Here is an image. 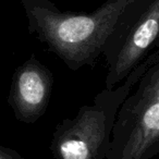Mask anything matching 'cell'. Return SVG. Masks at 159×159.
Here are the masks:
<instances>
[{"label": "cell", "instance_id": "cell-4", "mask_svg": "<svg viewBox=\"0 0 159 159\" xmlns=\"http://www.w3.org/2000/svg\"><path fill=\"white\" fill-rule=\"evenodd\" d=\"M158 34L159 0H134L126 6L102 49L107 89L118 86L157 47Z\"/></svg>", "mask_w": 159, "mask_h": 159}, {"label": "cell", "instance_id": "cell-1", "mask_svg": "<svg viewBox=\"0 0 159 159\" xmlns=\"http://www.w3.org/2000/svg\"><path fill=\"white\" fill-rule=\"evenodd\" d=\"M134 0H106L92 12L60 10L51 0H21L31 35L70 70L95 66L121 12Z\"/></svg>", "mask_w": 159, "mask_h": 159}, {"label": "cell", "instance_id": "cell-3", "mask_svg": "<svg viewBox=\"0 0 159 159\" xmlns=\"http://www.w3.org/2000/svg\"><path fill=\"white\" fill-rule=\"evenodd\" d=\"M159 152V59L116 113L106 159H152Z\"/></svg>", "mask_w": 159, "mask_h": 159}, {"label": "cell", "instance_id": "cell-5", "mask_svg": "<svg viewBox=\"0 0 159 159\" xmlns=\"http://www.w3.org/2000/svg\"><path fill=\"white\" fill-rule=\"evenodd\" d=\"M53 87V75L35 55L18 66L12 75L8 104L14 118L33 124L48 108Z\"/></svg>", "mask_w": 159, "mask_h": 159}, {"label": "cell", "instance_id": "cell-6", "mask_svg": "<svg viewBox=\"0 0 159 159\" xmlns=\"http://www.w3.org/2000/svg\"><path fill=\"white\" fill-rule=\"evenodd\" d=\"M0 159H24L16 150L0 145Z\"/></svg>", "mask_w": 159, "mask_h": 159}, {"label": "cell", "instance_id": "cell-2", "mask_svg": "<svg viewBox=\"0 0 159 159\" xmlns=\"http://www.w3.org/2000/svg\"><path fill=\"white\" fill-rule=\"evenodd\" d=\"M159 50L147 55L130 74L112 89H102L93 104L80 107L74 118L63 119L56 126L50 142L53 159H106L116 113Z\"/></svg>", "mask_w": 159, "mask_h": 159}]
</instances>
